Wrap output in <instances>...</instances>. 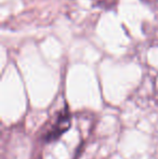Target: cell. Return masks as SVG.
I'll return each instance as SVG.
<instances>
[{"label":"cell","mask_w":158,"mask_h":159,"mask_svg":"<svg viewBox=\"0 0 158 159\" xmlns=\"http://www.w3.org/2000/svg\"><path fill=\"white\" fill-rule=\"evenodd\" d=\"M70 117L68 114L65 115H62L61 117L57 119V121L55 122V125L53 126V128L51 129V131L47 134V139L49 141L51 140H55L56 138H59L62 133L66 131V130L70 128Z\"/></svg>","instance_id":"obj_1"}]
</instances>
